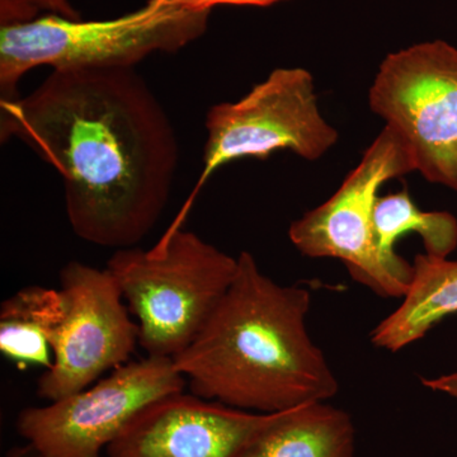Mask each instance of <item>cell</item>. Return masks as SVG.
<instances>
[{
	"instance_id": "1",
	"label": "cell",
	"mask_w": 457,
	"mask_h": 457,
	"mask_svg": "<svg viewBox=\"0 0 457 457\" xmlns=\"http://www.w3.org/2000/svg\"><path fill=\"white\" fill-rule=\"evenodd\" d=\"M0 137L59 170L75 236L106 248L153 230L179 167L170 117L134 68L54 71L27 97L0 101Z\"/></svg>"
},
{
	"instance_id": "2",
	"label": "cell",
	"mask_w": 457,
	"mask_h": 457,
	"mask_svg": "<svg viewBox=\"0 0 457 457\" xmlns=\"http://www.w3.org/2000/svg\"><path fill=\"white\" fill-rule=\"evenodd\" d=\"M311 305L308 288L278 284L242 252L227 294L174 366L195 395L242 411L327 402L339 384L306 329Z\"/></svg>"
},
{
	"instance_id": "3",
	"label": "cell",
	"mask_w": 457,
	"mask_h": 457,
	"mask_svg": "<svg viewBox=\"0 0 457 457\" xmlns=\"http://www.w3.org/2000/svg\"><path fill=\"white\" fill-rule=\"evenodd\" d=\"M210 12L149 0L107 21L47 13L0 26V101L17 98L21 78L38 66L54 71L134 68L154 53H177L204 35Z\"/></svg>"
},
{
	"instance_id": "4",
	"label": "cell",
	"mask_w": 457,
	"mask_h": 457,
	"mask_svg": "<svg viewBox=\"0 0 457 457\" xmlns=\"http://www.w3.org/2000/svg\"><path fill=\"white\" fill-rule=\"evenodd\" d=\"M137 318L149 357L174 359L194 342L237 275V258L192 231H168L149 249H117L107 262Z\"/></svg>"
},
{
	"instance_id": "5",
	"label": "cell",
	"mask_w": 457,
	"mask_h": 457,
	"mask_svg": "<svg viewBox=\"0 0 457 457\" xmlns=\"http://www.w3.org/2000/svg\"><path fill=\"white\" fill-rule=\"evenodd\" d=\"M411 171H416L411 147L385 126L338 191L290 225L291 243L306 257L341 260L352 278L380 296L404 297L413 263L384 257L376 242L374 212L384 183Z\"/></svg>"
},
{
	"instance_id": "6",
	"label": "cell",
	"mask_w": 457,
	"mask_h": 457,
	"mask_svg": "<svg viewBox=\"0 0 457 457\" xmlns=\"http://www.w3.org/2000/svg\"><path fill=\"white\" fill-rule=\"evenodd\" d=\"M369 102L411 147L416 171L457 191L456 47L437 40L390 54Z\"/></svg>"
},
{
	"instance_id": "7",
	"label": "cell",
	"mask_w": 457,
	"mask_h": 457,
	"mask_svg": "<svg viewBox=\"0 0 457 457\" xmlns=\"http://www.w3.org/2000/svg\"><path fill=\"white\" fill-rule=\"evenodd\" d=\"M206 130L204 168L189 204L216 170L237 159L264 161L288 150L312 162L338 140L319 111L314 78L303 68L275 69L239 101L210 108Z\"/></svg>"
},
{
	"instance_id": "8",
	"label": "cell",
	"mask_w": 457,
	"mask_h": 457,
	"mask_svg": "<svg viewBox=\"0 0 457 457\" xmlns=\"http://www.w3.org/2000/svg\"><path fill=\"white\" fill-rule=\"evenodd\" d=\"M186 383L173 359L147 356L82 392L23 409L17 431L37 457H101L141 409L183 392Z\"/></svg>"
},
{
	"instance_id": "9",
	"label": "cell",
	"mask_w": 457,
	"mask_h": 457,
	"mask_svg": "<svg viewBox=\"0 0 457 457\" xmlns=\"http://www.w3.org/2000/svg\"><path fill=\"white\" fill-rule=\"evenodd\" d=\"M60 284L62 314L51 339L53 366L37 387L49 402L82 392L104 372L121 368L139 345V326L106 269L71 262Z\"/></svg>"
},
{
	"instance_id": "10",
	"label": "cell",
	"mask_w": 457,
	"mask_h": 457,
	"mask_svg": "<svg viewBox=\"0 0 457 457\" xmlns=\"http://www.w3.org/2000/svg\"><path fill=\"white\" fill-rule=\"evenodd\" d=\"M273 413H253L183 392L141 409L108 457H237Z\"/></svg>"
},
{
	"instance_id": "11",
	"label": "cell",
	"mask_w": 457,
	"mask_h": 457,
	"mask_svg": "<svg viewBox=\"0 0 457 457\" xmlns=\"http://www.w3.org/2000/svg\"><path fill=\"white\" fill-rule=\"evenodd\" d=\"M354 449L350 414L318 402L273 413L237 457H354Z\"/></svg>"
},
{
	"instance_id": "12",
	"label": "cell",
	"mask_w": 457,
	"mask_h": 457,
	"mask_svg": "<svg viewBox=\"0 0 457 457\" xmlns=\"http://www.w3.org/2000/svg\"><path fill=\"white\" fill-rule=\"evenodd\" d=\"M456 312L457 261L418 254L413 262V279L402 305L372 330V345L398 352Z\"/></svg>"
},
{
	"instance_id": "13",
	"label": "cell",
	"mask_w": 457,
	"mask_h": 457,
	"mask_svg": "<svg viewBox=\"0 0 457 457\" xmlns=\"http://www.w3.org/2000/svg\"><path fill=\"white\" fill-rule=\"evenodd\" d=\"M62 314L60 291L32 285L0 306V351L18 369L53 366L51 339Z\"/></svg>"
},
{
	"instance_id": "14",
	"label": "cell",
	"mask_w": 457,
	"mask_h": 457,
	"mask_svg": "<svg viewBox=\"0 0 457 457\" xmlns=\"http://www.w3.org/2000/svg\"><path fill=\"white\" fill-rule=\"evenodd\" d=\"M376 242L384 257L399 261L396 240L409 233L420 234L426 254L447 258L457 248V220L449 212L418 209L407 189L378 197L374 212Z\"/></svg>"
},
{
	"instance_id": "15",
	"label": "cell",
	"mask_w": 457,
	"mask_h": 457,
	"mask_svg": "<svg viewBox=\"0 0 457 457\" xmlns=\"http://www.w3.org/2000/svg\"><path fill=\"white\" fill-rule=\"evenodd\" d=\"M170 4L179 5V7L201 9V11H212L216 5H257V7H266L273 3L281 2V0H163Z\"/></svg>"
},
{
	"instance_id": "16",
	"label": "cell",
	"mask_w": 457,
	"mask_h": 457,
	"mask_svg": "<svg viewBox=\"0 0 457 457\" xmlns=\"http://www.w3.org/2000/svg\"><path fill=\"white\" fill-rule=\"evenodd\" d=\"M22 2L36 9V11L44 9L51 14L71 18V20H79V13L71 7L68 0H22Z\"/></svg>"
},
{
	"instance_id": "17",
	"label": "cell",
	"mask_w": 457,
	"mask_h": 457,
	"mask_svg": "<svg viewBox=\"0 0 457 457\" xmlns=\"http://www.w3.org/2000/svg\"><path fill=\"white\" fill-rule=\"evenodd\" d=\"M422 384L435 392L445 393L457 398V372L456 374L440 376L437 378H423Z\"/></svg>"
}]
</instances>
